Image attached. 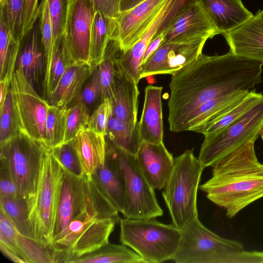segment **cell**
<instances>
[{"mask_svg":"<svg viewBox=\"0 0 263 263\" xmlns=\"http://www.w3.org/2000/svg\"><path fill=\"white\" fill-rule=\"evenodd\" d=\"M263 63L237 56L202 54L172 76L168 101L170 129L186 131L192 114L201 104L221 96L250 91L261 82Z\"/></svg>","mask_w":263,"mask_h":263,"instance_id":"cell-1","label":"cell"},{"mask_svg":"<svg viewBox=\"0 0 263 263\" xmlns=\"http://www.w3.org/2000/svg\"><path fill=\"white\" fill-rule=\"evenodd\" d=\"M249 141L212 167V176L199 186L206 197L223 208L229 218L263 197V164Z\"/></svg>","mask_w":263,"mask_h":263,"instance_id":"cell-2","label":"cell"},{"mask_svg":"<svg viewBox=\"0 0 263 263\" xmlns=\"http://www.w3.org/2000/svg\"><path fill=\"white\" fill-rule=\"evenodd\" d=\"M181 230L173 260L176 263H263V252L245 251L237 240L223 238L195 218Z\"/></svg>","mask_w":263,"mask_h":263,"instance_id":"cell-3","label":"cell"},{"mask_svg":"<svg viewBox=\"0 0 263 263\" xmlns=\"http://www.w3.org/2000/svg\"><path fill=\"white\" fill-rule=\"evenodd\" d=\"M203 170L192 149H187L174 158L162 196L172 224L179 229L198 217L197 194Z\"/></svg>","mask_w":263,"mask_h":263,"instance_id":"cell-4","label":"cell"},{"mask_svg":"<svg viewBox=\"0 0 263 263\" xmlns=\"http://www.w3.org/2000/svg\"><path fill=\"white\" fill-rule=\"evenodd\" d=\"M120 241L136 252L145 263L172 260L178 248L181 230L155 218L120 219Z\"/></svg>","mask_w":263,"mask_h":263,"instance_id":"cell-5","label":"cell"},{"mask_svg":"<svg viewBox=\"0 0 263 263\" xmlns=\"http://www.w3.org/2000/svg\"><path fill=\"white\" fill-rule=\"evenodd\" d=\"M106 151L111 157L121 176L125 194L124 218L150 219L161 216L154 189L143 174L135 155L122 149L105 136Z\"/></svg>","mask_w":263,"mask_h":263,"instance_id":"cell-6","label":"cell"},{"mask_svg":"<svg viewBox=\"0 0 263 263\" xmlns=\"http://www.w3.org/2000/svg\"><path fill=\"white\" fill-rule=\"evenodd\" d=\"M64 169L49 150L43 157L34 199L29 210L32 239L49 246L55 224Z\"/></svg>","mask_w":263,"mask_h":263,"instance_id":"cell-7","label":"cell"},{"mask_svg":"<svg viewBox=\"0 0 263 263\" xmlns=\"http://www.w3.org/2000/svg\"><path fill=\"white\" fill-rule=\"evenodd\" d=\"M0 159L7 164L18 196L30 208L35 198L40 167L47 150L39 141L20 131L0 144Z\"/></svg>","mask_w":263,"mask_h":263,"instance_id":"cell-8","label":"cell"},{"mask_svg":"<svg viewBox=\"0 0 263 263\" xmlns=\"http://www.w3.org/2000/svg\"><path fill=\"white\" fill-rule=\"evenodd\" d=\"M263 129V97L248 111L218 133L204 136L199 159L204 169L241 147L254 141Z\"/></svg>","mask_w":263,"mask_h":263,"instance_id":"cell-9","label":"cell"},{"mask_svg":"<svg viewBox=\"0 0 263 263\" xmlns=\"http://www.w3.org/2000/svg\"><path fill=\"white\" fill-rule=\"evenodd\" d=\"M94 205L113 206L91 177H78L64 170L57 217L49 245L61 237L72 220Z\"/></svg>","mask_w":263,"mask_h":263,"instance_id":"cell-10","label":"cell"},{"mask_svg":"<svg viewBox=\"0 0 263 263\" xmlns=\"http://www.w3.org/2000/svg\"><path fill=\"white\" fill-rule=\"evenodd\" d=\"M10 92L19 130L46 147V122L50 104L17 69L11 80Z\"/></svg>","mask_w":263,"mask_h":263,"instance_id":"cell-11","label":"cell"},{"mask_svg":"<svg viewBox=\"0 0 263 263\" xmlns=\"http://www.w3.org/2000/svg\"><path fill=\"white\" fill-rule=\"evenodd\" d=\"M96 11L91 0L70 1L63 45L68 68L90 66V36Z\"/></svg>","mask_w":263,"mask_h":263,"instance_id":"cell-12","label":"cell"},{"mask_svg":"<svg viewBox=\"0 0 263 263\" xmlns=\"http://www.w3.org/2000/svg\"><path fill=\"white\" fill-rule=\"evenodd\" d=\"M167 0H145L135 7L109 17L110 39L118 45L121 52L127 50L137 43L157 16Z\"/></svg>","mask_w":263,"mask_h":263,"instance_id":"cell-13","label":"cell"},{"mask_svg":"<svg viewBox=\"0 0 263 263\" xmlns=\"http://www.w3.org/2000/svg\"><path fill=\"white\" fill-rule=\"evenodd\" d=\"M207 38L163 42L141 67L140 79L158 74H175L202 54Z\"/></svg>","mask_w":263,"mask_h":263,"instance_id":"cell-14","label":"cell"},{"mask_svg":"<svg viewBox=\"0 0 263 263\" xmlns=\"http://www.w3.org/2000/svg\"><path fill=\"white\" fill-rule=\"evenodd\" d=\"M119 221V216L96 218L64 235L55 243L57 250L63 255V262L70 263L73 259L94 252L109 242V236Z\"/></svg>","mask_w":263,"mask_h":263,"instance_id":"cell-15","label":"cell"},{"mask_svg":"<svg viewBox=\"0 0 263 263\" xmlns=\"http://www.w3.org/2000/svg\"><path fill=\"white\" fill-rule=\"evenodd\" d=\"M163 42L212 39L218 33L200 0L186 6L162 31Z\"/></svg>","mask_w":263,"mask_h":263,"instance_id":"cell-16","label":"cell"},{"mask_svg":"<svg viewBox=\"0 0 263 263\" xmlns=\"http://www.w3.org/2000/svg\"><path fill=\"white\" fill-rule=\"evenodd\" d=\"M15 69L23 73L35 89H41L43 93L45 57L38 18L20 41Z\"/></svg>","mask_w":263,"mask_h":263,"instance_id":"cell-17","label":"cell"},{"mask_svg":"<svg viewBox=\"0 0 263 263\" xmlns=\"http://www.w3.org/2000/svg\"><path fill=\"white\" fill-rule=\"evenodd\" d=\"M223 36L234 54L263 63V18L257 14Z\"/></svg>","mask_w":263,"mask_h":263,"instance_id":"cell-18","label":"cell"},{"mask_svg":"<svg viewBox=\"0 0 263 263\" xmlns=\"http://www.w3.org/2000/svg\"><path fill=\"white\" fill-rule=\"evenodd\" d=\"M146 179L154 189L164 187L173 170L174 158L163 143L142 141L135 155Z\"/></svg>","mask_w":263,"mask_h":263,"instance_id":"cell-19","label":"cell"},{"mask_svg":"<svg viewBox=\"0 0 263 263\" xmlns=\"http://www.w3.org/2000/svg\"><path fill=\"white\" fill-rule=\"evenodd\" d=\"M162 91L161 86L148 85L145 89L143 110L138 122L142 141L154 144L163 142Z\"/></svg>","mask_w":263,"mask_h":263,"instance_id":"cell-20","label":"cell"},{"mask_svg":"<svg viewBox=\"0 0 263 263\" xmlns=\"http://www.w3.org/2000/svg\"><path fill=\"white\" fill-rule=\"evenodd\" d=\"M138 84L116 68L111 99L112 115L132 127H135L138 123L137 113L139 91Z\"/></svg>","mask_w":263,"mask_h":263,"instance_id":"cell-21","label":"cell"},{"mask_svg":"<svg viewBox=\"0 0 263 263\" xmlns=\"http://www.w3.org/2000/svg\"><path fill=\"white\" fill-rule=\"evenodd\" d=\"M218 34L238 27L254 15L241 0H200Z\"/></svg>","mask_w":263,"mask_h":263,"instance_id":"cell-22","label":"cell"},{"mask_svg":"<svg viewBox=\"0 0 263 263\" xmlns=\"http://www.w3.org/2000/svg\"><path fill=\"white\" fill-rule=\"evenodd\" d=\"M73 142L83 174L91 178L96 168L105 161V136L86 127L78 134Z\"/></svg>","mask_w":263,"mask_h":263,"instance_id":"cell-23","label":"cell"},{"mask_svg":"<svg viewBox=\"0 0 263 263\" xmlns=\"http://www.w3.org/2000/svg\"><path fill=\"white\" fill-rule=\"evenodd\" d=\"M96 67L79 65L68 68L56 90L47 100L49 104L61 108H69L73 105Z\"/></svg>","mask_w":263,"mask_h":263,"instance_id":"cell-24","label":"cell"},{"mask_svg":"<svg viewBox=\"0 0 263 263\" xmlns=\"http://www.w3.org/2000/svg\"><path fill=\"white\" fill-rule=\"evenodd\" d=\"M91 177L117 211L123 214L125 199L122 179L111 157L106 151L104 162L96 168Z\"/></svg>","mask_w":263,"mask_h":263,"instance_id":"cell-25","label":"cell"},{"mask_svg":"<svg viewBox=\"0 0 263 263\" xmlns=\"http://www.w3.org/2000/svg\"><path fill=\"white\" fill-rule=\"evenodd\" d=\"M249 91H239L221 96L197 107L191 115L186 130L200 133L211 122L238 102Z\"/></svg>","mask_w":263,"mask_h":263,"instance_id":"cell-26","label":"cell"},{"mask_svg":"<svg viewBox=\"0 0 263 263\" xmlns=\"http://www.w3.org/2000/svg\"><path fill=\"white\" fill-rule=\"evenodd\" d=\"M70 263H145L136 252L124 245L108 242L96 251L73 259Z\"/></svg>","mask_w":263,"mask_h":263,"instance_id":"cell-27","label":"cell"},{"mask_svg":"<svg viewBox=\"0 0 263 263\" xmlns=\"http://www.w3.org/2000/svg\"><path fill=\"white\" fill-rule=\"evenodd\" d=\"M263 97L254 90L248 91L238 102L206 125L200 132L204 136L218 133L240 118Z\"/></svg>","mask_w":263,"mask_h":263,"instance_id":"cell-28","label":"cell"},{"mask_svg":"<svg viewBox=\"0 0 263 263\" xmlns=\"http://www.w3.org/2000/svg\"><path fill=\"white\" fill-rule=\"evenodd\" d=\"M20 46V41L14 39L7 23L0 16V81L11 80Z\"/></svg>","mask_w":263,"mask_h":263,"instance_id":"cell-29","label":"cell"},{"mask_svg":"<svg viewBox=\"0 0 263 263\" xmlns=\"http://www.w3.org/2000/svg\"><path fill=\"white\" fill-rule=\"evenodd\" d=\"M108 24L109 17L96 11L90 36L89 65L91 67H96L101 62L110 40Z\"/></svg>","mask_w":263,"mask_h":263,"instance_id":"cell-30","label":"cell"},{"mask_svg":"<svg viewBox=\"0 0 263 263\" xmlns=\"http://www.w3.org/2000/svg\"><path fill=\"white\" fill-rule=\"evenodd\" d=\"M124 151L136 155L142 141L139 135L138 123L130 126L111 116L105 136Z\"/></svg>","mask_w":263,"mask_h":263,"instance_id":"cell-31","label":"cell"},{"mask_svg":"<svg viewBox=\"0 0 263 263\" xmlns=\"http://www.w3.org/2000/svg\"><path fill=\"white\" fill-rule=\"evenodd\" d=\"M18 232L5 212L0 208V249L11 261L29 263L17 240Z\"/></svg>","mask_w":263,"mask_h":263,"instance_id":"cell-32","label":"cell"},{"mask_svg":"<svg viewBox=\"0 0 263 263\" xmlns=\"http://www.w3.org/2000/svg\"><path fill=\"white\" fill-rule=\"evenodd\" d=\"M120 52L117 44L110 40L104 57L98 65L102 101L106 99L112 98L114 79L116 68V61Z\"/></svg>","mask_w":263,"mask_h":263,"instance_id":"cell-33","label":"cell"},{"mask_svg":"<svg viewBox=\"0 0 263 263\" xmlns=\"http://www.w3.org/2000/svg\"><path fill=\"white\" fill-rule=\"evenodd\" d=\"M1 208L11 220L17 232L32 238L28 222L29 209L27 202L20 197L0 198Z\"/></svg>","mask_w":263,"mask_h":263,"instance_id":"cell-34","label":"cell"},{"mask_svg":"<svg viewBox=\"0 0 263 263\" xmlns=\"http://www.w3.org/2000/svg\"><path fill=\"white\" fill-rule=\"evenodd\" d=\"M68 108H61L50 105L46 122L47 150L51 149L64 143Z\"/></svg>","mask_w":263,"mask_h":263,"instance_id":"cell-35","label":"cell"},{"mask_svg":"<svg viewBox=\"0 0 263 263\" xmlns=\"http://www.w3.org/2000/svg\"><path fill=\"white\" fill-rule=\"evenodd\" d=\"M64 34L55 42L48 78L44 85L43 97L47 100L56 90L68 66L64 52Z\"/></svg>","mask_w":263,"mask_h":263,"instance_id":"cell-36","label":"cell"},{"mask_svg":"<svg viewBox=\"0 0 263 263\" xmlns=\"http://www.w3.org/2000/svg\"><path fill=\"white\" fill-rule=\"evenodd\" d=\"M38 18L45 57V73L43 82L44 86L49 76L54 46L52 25L47 0H42L39 4Z\"/></svg>","mask_w":263,"mask_h":263,"instance_id":"cell-37","label":"cell"},{"mask_svg":"<svg viewBox=\"0 0 263 263\" xmlns=\"http://www.w3.org/2000/svg\"><path fill=\"white\" fill-rule=\"evenodd\" d=\"M25 0H0V16L5 21L14 39L23 36V20Z\"/></svg>","mask_w":263,"mask_h":263,"instance_id":"cell-38","label":"cell"},{"mask_svg":"<svg viewBox=\"0 0 263 263\" xmlns=\"http://www.w3.org/2000/svg\"><path fill=\"white\" fill-rule=\"evenodd\" d=\"M90 116L89 108L79 100L68 108L66 133L63 143L73 140L81 130L87 127Z\"/></svg>","mask_w":263,"mask_h":263,"instance_id":"cell-39","label":"cell"},{"mask_svg":"<svg viewBox=\"0 0 263 263\" xmlns=\"http://www.w3.org/2000/svg\"><path fill=\"white\" fill-rule=\"evenodd\" d=\"M49 151L60 162L64 171L78 177L84 176L73 140L63 143Z\"/></svg>","mask_w":263,"mask_h":263,"instance_id":"cell-40","label":"cell"},{"mask_svg":"<svg viewBox=\"0 0 263 263\" xmlns=\"http://www.w3.org/2000/svg\"><path fill=\"white\" fill-rule=\"evenodd\" d=\"M17 240L21 249L29 263H52V254L49 246H46L18 233Z\"/></svg>","mask_w":263,"mask_h":263,"instance_id":"cell-41","label":"cell"},{"mask_svg":"<svg viewBox=\"0 0 263 263\" xmlns=\"http://www.w3.org/2000/svg\"><path fill=\"white\" fill-rule=\"evenodd\" d=\"M70 1L47 0L54 44L64 33Z\"/></svg>","mask_w":263,"mask_h":263,"instance_id":"cell-42","label":"cell"},{"mask_svg":"<svg viewBox=\"0 0 263 263\" xmlns=\"http://www.w3.org/2000/svg\"><path fill=\"white\" fill-rule=\"evenodd\" d=\"M0 144H1L20 131L15 120L10 89L3 105L0 107Z\"/></svg>","mask_w":263,"mask_h":263,"instance_id":"cell-43","label":"cell"},{"mask_svg":"<svg viewBox=\"0 0 263 263\" xmlns=\"http://www.w3.org/2000/svg\"><path fill=\"white\" fill-rule=\"evenodd\" d=\"M112 115V100L106 99L99 104L90 116L87 127L106 136L108 123Z\"/></svg>","mask_w":263,"mask_h":263,"instance_id":"cell-44","label":"cell"},{"mask_svg":"<svg viewBox=\"0 0 263 263\" xmlns=\"http://www.w3.org/2000/svg\"><path fill=\"white\" fill-rule=\"evenodd\" d=\"M78 100L83 102L89 110L91 107L99 103V101H102L98 65L85 83Z\"/></svg>","mask_w":263,"mask_h":263,"instance_id":"cell-45","label":"cell"},{"mask_svg":"<svg viewBox=\"0 0 263 263\" xmlns=\"http://www.w3.org/2000/svg\"><path fill=\"white\" fill-rule=\"evenodd\" d=\"M0 198L19 197L17 189L9 168L0 159Z\"/></svg>","mask_w":263,"mask_h":263,"instance_id":"cell-46","label":"cell"},{"mask_svg":"<svg viewBox=\"0 0 263 263\" xmlns=\"http://www.w3.org/2000/svg\"><path fill=\"white\" fill-rule=\"evenodd\" d=\"M39 10L38 0H25L23 20V35L33 26L37 20Z\"/></svg>","mask_w":263,"mask_h":263,"instance_id":"cell-47","label":"cell"},{"mask_svg":"<svg viewBox=\"0 0 263 263\" xmlns=\"http://www.w3.org/2000/svg\"><path fill=\"white\" fill-rule=\"evenodd\" d=\"M122 0H91L96 11L105 13L109 17H114L121 11Z\"/></svg>","mask_w":263,"mask_h":263,"instance_id":"cell-48","label":"cell"},{"mask_svg":"<svg viewBox=\"0 0 263 263\" xmlns=\"http://www.w3.org/2000/svg\"><path fill=\"white\" fill-rule=\"evenodd\" d=\"M164 36L163 32L154 36L146 48L142 64L158 49L164 42Z\"/></svg>","mask_w":263,"mask_h":263,"instance_id":"cell-49","label":"cell"},{"mask_svg":"<svg viewBox=\"0 0 263 263\" xmlns=\"http://www.w3.org/2000/svg\"><path fill=\"white\" fill-rule=\"evenodd\" d=\"M11 81L3 80L0 81V107L3 105L10 89Z\"/></svg>","mask_w":263,"mask_h":263,"instance_id":"cell-50","label":"cell"},{"mask_svg":"<svg viewBox=\"0 0 263 263\" xmlns=\"http://www.w3.org/2000/svg\"><path fill=\"white\" fill-rule=\"evenodd\" d=\"M145 0H122L121 6V11L130 9Z\"/></svg>","mask_w":263,"mask_h":263,"instance_id":"cell-51","label":"cell"},{"mask_svg":"<svg viewBox=\"0 0 263 263\" xmlns=\"http://www.w3.org/2000/svg\"><path fill=\"white\" fill-rule=\"evenodd\" d=\"M256 14L263 18V10H259Z\"/></svg>","mask_w":263,"mask_h":263,"instance_id":"cell-52","label":"cell"},{"mask_svg":"<svg viewBox=\"0 0 263 263\" xmlns=\"http://www.w3.org/2000/svg\"><path fill=\"white\" fill-rule=\"evenodd\" d=\"M260 136H261V139H262V140L263 141V129H262V130Z\"/></svg>","mask_w":263,"mask_h":263,"instance_id":"cell-53","label":"cell"}]
</instances>
